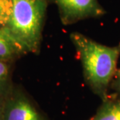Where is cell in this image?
I'll return each mask as SVG.
<instances>
[{
  "instance_id": "3957f363",
  "label": "cell",
  "mask_w": 120,
  "mask_h": 120,
  "mask_svg": "<svg viewBox=\"0 0 120 120\" xmlns=\"http://www.w3.org/2000/svg\"><path fill=\"white\" fill-rule=\"evenodd\" d=\"M0 120H49V119L23 87L13 83L5 97Z\"/></svg>"
},
{
  "instance_id": "30bf717a",
  "label": "cell",
  "mask_w": 120,
  "mask_h": 120,
  "mask_svg": "<svg viewBox=\"0 0 120 120\" xmlns=\"http://www.w3.org/2000/svg\"><path fill=\"white\" fill-rule=\"evenodd\" d=\"M5 97H6V95H5V96L0 95V119H1V116H2V109H3Z\"/></svg>"
},
{
  "instance_id": "ba28073f",
  "label": "cell",
  "mask_w": 120,
  "mask_h": 120,
  "mask_svg": "<svg viewBox=\"0 0 120 120\" xmlns=\"http://www.w3.org/2000/svg\"><path fill=\"white\" fill-rule=\"evenodd\" d=\"M13 0H0V28L6 27L12 10Z\"/></svg>"
},
{
  "instance_id": "52a82bcc",
  "label": "cell",
  "mask_w": 120,
  "mask_h": 120,
  "mask_svg": "<svg viewBox=\"0 0 120 120\" xmlns=\"http://www.w3.org/2000/svg\"><path fill=\"white\" fill-rule=\"evenodd\" d=\"M14 62L0 59V95H6L13 85L12 73Z\"/></svg>"
},
{
  "instance_id": "7a4b0ae2",
  "label": "cell",
  "mask_w": 120,
  "mask_h": 120,
  "mask_svg": "<svg viewBox=\"0 0 120 120\" xmlns=\"http://www.w3.org/2000/svg\"><path fill=\"white\" fill-rule=\"evenodd\" d=\"M48 0H13L5 30L27 53L39 54Z\"/></svg>"
},
{
  "instance_id": "277c9868",
  "label": "cell",
  "mask_w": 120,
  "mask_h": 120,
  "mask_svg": "<svg viewBox=\"0 0 120 120\" xmlns=\"http://www.w3.org/2000/svg\"><path fill=\"white\" fill-rule=\"evenodd\" d=\"M57 7L61 23L71 25L86 19L102 17L106 11L98 0H52Z\"/></svg>"
},
{
  "instance_id": "8fae6325",
  "label": "cell",
  "mask_w": 120,
  "mask_h": 120,
  "mask_svg": "<svg viewBox=\"0 0 120 120\" xmlns=\"http://www.w3.org/2000/svg\"><path fill=\"white\" fill-rule=\"evenodd\" d=\"M119 47H120V43H119Z\"/></svg>"
},
{
  "instance_id": "9c48e42d",
  "label": "cell",
  "mask_w": 120,
  "mask_h": 120,
  "mask_svg": "<svg viewBox=\"0 0 120 120\" xmlns=\"http://www.w3.org/2000/svg\"><path fill=\"white\" fill-rule=\"evenodd\" d=\"M110 89L114 91V95L120 98V70H117L113 80H112Z\"/></svg>"
},
{
  "instance_id": "8992f818",
  "label": "cell",
  "mask_w": 120,
  "mask_h": 120,
  "mask_svg": "<svg viewBox=\"0 0 120 120\" xmlns=\"http://www.w3.org/2000/svg\"><path fill=\"white\" fill-rule=\"evenodd\" d=\"M101 101L94 115L88 120H120V98L109 95Z\"/></svg>"
},
{
  "instance_id": "6da1fadb",
  "label": "cell",
  "mask_w": 120,
  "mask_h": 120,
  "mask_svg": "<svg viewBox=\"0 0 120 120\" xmlns=\"http://www.w3.org/2000/svg\"><path fill=\"white\" fill-rule=\"evenodd\" d=\"M70 39L80 59L83 76L90 90L104 100L118 70L120 47L107 46L79 32L71 33Z\"/></svg>"
},
{
  "instance_id": "5b68a950",
  "label": "cell",
  "mask_w": 120,
  "mask_h": 120,
  "mask_svg": "<svg viewBox=\"0 0 120 120\" xmlns=\"http://www.w3.org/2000/svg\"><path fill=\"white\" fill-rule=\"evenodd\" d=\"M26 54V51L10 36L5 28H0V59L15 62Z\"/></svg>"
}]
</instances>
